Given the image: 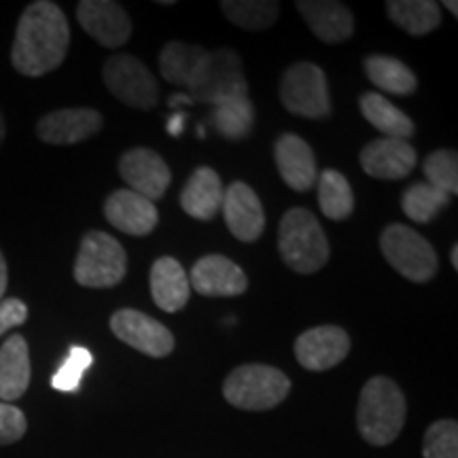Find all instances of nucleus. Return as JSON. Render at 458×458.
<instances>
[{
    "mask_svg": "<svg viewBox=\"0 0 458 458\" xmlns=\"http://www.w3.org/2000/svg\"><path fill=\"white\" fill-rule=\"evenodd\" d=\"M30 351L24 335L13 334L0 346V401L20 399L30 386Z\"/></svg>",
    "mask_w": 458,
    "mask_h": 458,
    "instance_id": "nucleus-24",
    "label": "nucleus"
},
{
    "mask_svg": "<svg viewBox=\"0 0 458 458\" xmlns=\"http://www.w3.org/2000/svg\"><path fill=\"white\" fill-rule=\"evenodd\" d=\"M223 15L246 32H261L276 24L280 3L276 0H223Z\"/></svg>",
    "mask_w": 458,
    "mask_h": 458,
    "instance_id": "nucleus-28",
    "label": "nucleus"
},
{
    "mask_svg": "<svg viewBox=\"0 0 458 458\" xmlns=\"http://www.w3.org/2000/svg\"><path fill=\"white\" fill-rule=\"evenodd\" d=\"M189 100L216 106L221 102L249 96L242 60L233 49L210 51V60L199 81L187 91Z\"/></svg>",
    "mask_w": 458,
    "mask_h": 458,
    "instance_id": "nucleus-9",
    "label": "nucleus"
},
{
    "mask_svg": "<svg viewBox=\"0 0 458 458\" xmlns=\"http://www.w3.org/2000/svg\"><path fill=\"white\" fill-rule=\"evenodd\" d=\"M148 284H151L153 301L159 310L174 314L187 306L191 297V286L185 267L181 266L174 257H159L153 263L151 274H148Z\"/></svg>",
    "mask_w": 458,
    "mask_h": 458,
    "instance_id": "nucleus-22",
    "label": "nucleus"
},
{
    "mask_svg": "<svg viewBox=\"0 0 458 458\" xmlns=\"http://www.w3.org/2000/svg\"><path fill=\"white\" fill-rule=\"evenodd\" d=\"M102 81L114 98L139 111H151L159 100L157 79L134 55L119 54L108 57L102 68Z\"/></svg>",
    "mask_w": 458,
    "mask_h": 458,
    "instance_id": "nucleus-8",
    "label": "nucleus"
},
{
    "mask_svg": "<svg viewBox=\"0 0 458 458\" xmlns=\"http://www.w3.org/2000/svg\"><path fill=\"white\" fill-rule=\"evenodd\" d=\"M448 204V193L428 185V182H414V185L405 189L403 198H401V208H403L405 216L410 221L420 223V225L431 223Z\"/></svg>",
    "mask_w": 458,
    "mask_h": 458,
    "instance_id": "nucleus-31",
    "label": "nucleus"
},
{
    "mask_svg": "<svg viewBox=\"0 0 458 458\" xmlns=\"http://www.w3.org/2000/svg\"><path fill=\"white\" fill-rule=\"evenodd\" d=\"M318 206L331 221H344L352 215L354 196L346 176L337 170H323L318 174Z\"/></svg>",
    "mask_w": 458,
    "mask_h": 458,
    "instance_id": "nucleus-29",
    "label": "nucleus"
},
{
    "mask_svg": "<svg viewBox=\"0 0 458 458\" xmlns=\"http://www.w3.org/2000/svg\"><path fill=\"white\" fill-rule=\"evenodd\" d=\"M189 286L202 297H238L249 289V278L232 259L215 253L193 263Z\"/></svg>",
    "mask_w": 458,
    "mask_h": 458,
    "instance_id": "nucleus-17",
    "label": "nucleus"
},
{
    "mask_svg": "<svg viewBox=\"0 0 458 458\" xmlns=\"http://www.w3.org/2000/svg\"><path fill=\"white\" fill-rule=\"evenodd\" d=\"M125 272L128 255L117 238L98 229L85 233L72 267L77 284L88 289H111L122 283Z\"/></svg>",
    "mask_w": 458,
    "mask_h": 458,
    "instance_id": "nucleus-5",
    "label": "nucleus"
},
{
    "mask_svg": "<svg viewBox=\"0 0 458 458\" xmlns=\"http://www.w3.org/2000/svg\"><path fill=\"white\" fill-rule=\"evenodd\" d=\"M168 131L172 136H179L181 131H182V114H179V113H174L170 117V122H168Z\"/></svg>",
    "mask_w": 458,
    "mask_h": 458,
    "instance_id": "nucleus-38",
    "label": "nucleus"
},
{
    "mask_svg": "<svg viewBox=\"0 0 458 458\" xmlns=\"http://www.w3.org/2000/svg\"><path fill=\"white\" fill-rule=\"evenodd\" d=\"M208 60L210 51L202 45L170 41L159 51V72L165 83L189 91L199 81Z\"/></svg>",
    "mask_w": 458,
    "mask_h": 458,
    "instance_id": "nucleus-21",
    "label": "nucleus"
},
{
    "mask_svg": "<svg viewBox=\"0 0 458 458\" xmlns=\"http://www.w3.org/2000/svg\"><path fill=\"white\" fill-rule=\"evenodd\" d=\"M91 363H94V357H91L88 348L72 346L64 363L60 365V369L51 377V386L62 393H74L81 385V377L89 369Z\"/></svg>",
    "mask_w": 458,
    "mask_h": 458,
    "instance_id": "nucleus-34",
    "label": "nucleus"
},
{
    "mask_svg": "<svg viewBox=\"0 0 458 458\" xmlns=\"http://www.w3.org/2000/svg\"><path fill=\"white\" fill-rule=\"evenodd\" d=\"M351 352V337L337 325L312 327L295 340V359L308 371H327Z\"/></svg>",
    "mask_w": 458,
    "mask_h": 458,
    "instance_id": "nucleus-13",
    "label": "nucleus"
},
{
    "mask_svg": "<svg viewBox=\"0 0 458 458\" xmlns=\"http://www.w3.org/2000/svg\"><path fill=\"white\" fill-rule=\"evenodd\" d=\"M444 7H445V9H450V13L454 15V17L458 15V4L454 3V0H445V3H444Z\"/></svg>",
    "mask_w": 458,
    "mask_h": 458,
    "instance_id": "nucleus-41",
    "label": "nucleus"
},
{
    "mask_svg": "<svg viewBox=\"0 0 458 458\" xmlns=\"http://www.w3.org/2000/svg\"><path fill=\"white\" fill-rule=\"evenodd\" d=\"M223 193H225V187H223L221 176L208 165H199L182 187L181 206L193 219L210 221L221 213Z\"/></svg>",
    "mask_w": 458,
    "mask_h": 458,
    "instance_id": "nucleus-23",
    "label": "nucleus"
},
{
    "mask_svg": "<svg viewBox=\"0 0 458 458\" xmlns=\"http://www.w3.org/2000/svg\"><path fill=\"white\" fill-rule=\"evenodd\" d=\"M450 261H452V267L458 270V244L452 246V253H450Z\"/></svg>",
    "mask_w": 458,
    "mask_h": 458,
    "instance_id": "nucleus-39",
    "label": "nucleus"
},
{
    "mask_svg": "<svg viewBox=\"0 0 458 458\" xmlns=\"http://www.w3.org/2000/svg\"><path fill=\"white\" fill-rule=\"evenodd\" d=\"M291 391L289 376L272 365H240L223 382V397L233 408L246 411L272 410L283 403Z\"/></svg>",
    "mask_w": 458,
    "mask_h": 458,
    "instance_id": "nucleus-4",
    "label": "nucleus"
},
{
    "mask_svg": "<svg viewBox=\"0 0 458 458\" xmlns=\"http://www.w3.org/2000/svg\"><path fill=\"white\" fill-rule=\"evenodd\" d=\"M71 26L64 11L49 0L28 4L15 28L11 64L24 77H43L66 60Z\"/></svg>",
    "mask_w": 458,
    "mask_h": 458,
    "instance_id": "nucleus-1",
    "label": "nucleus"
},
{
    "mask_svg": "<svg viewBox=\"0 0 458 458\" xmlns=\"http://www.w3.org/2000/svg\"><path fill=\"white\" fill-rule=\"evenodd\" d=\"M114 337H119L130 348L139 351L147 357L164 359L174 351V335L165 325L151 318L148 314L134 310V308H122L108 320Z\"/></svg>",
    "mask_w": 458,
    "mask_h": 458,
    "instance_id": "nucleus-10",
    "label": "nucleus"
},
{
    "mask_svg": "<svg viewBox=\"0 0 458 458\" xmlns=\"http://www.w3.org/2000/svg\"><path fill=\"white\" fill-rule=\"evenodd\" d=\"M363 71L377 89L394 96H410L418 89V79L411 68L391 55H368L363 60Z\"/></svg>",
    "mask_w": 458,
    "mask_h": 458,
    "instance_id": "nucleus-26",
    "label": "nucleus"
},
{
    "mask_svg": "<svg viewBox=\"0 0 458 458\" xmlns=\"http://www.w3.org/2000/svg\"><path fill=\"white\" fill-rule=\"evenodd\" d=\"M210 122L221 136L229 140H244L253 131L255 125V106L249 96H238V98L225 100L213 106Z\"/></svg>",
    "mask_w": 458,
    "mask_h": 458,
    "instance_id": "nucleus-30",
    "label": "nucleus"
},
{
    "mask_svg": "<svg viewBox=\"0 0 458 458\" xmlns=\"http://www.w3.org/2000/svg\"><path fill=\"white\" fill-rule=\"evenodd\" d=\"M425 458H458V425L456 420H437L427 428L422 442Z\"/></svg>",
    "mask_w": 458,
    "mask_h": 458,
    "instance_id": "nucleus-33",
    "label": "nucleus"
},
{
    "mask_svg": "<svg viewBox=\"0 0 458 458\" xmlns=\"http://www.w3.org/2000/svg\"><path fill=\"white\" fill-rule=\"evenodd\" d=\"M105 119L94 108H57L38 119L37 136L47 145L68 147L96 136Z\"/></svg>",
    "mask_w": 458,
    "mask_h": 458,
    "instance_id": "nucleus-14",
    "label": "nucleus"
},
{
    "mask_svg": "<svg viewBox=\"0 0 458 458\" xmlns=\"http://www.w3.org/2000/svg\"><path fill=\"white\" fill-rule=\"evenodd\" d=\"M280 102L291 114L325 119L331 114L327 74L312 62H295L280 79Z\"/></svg>",
    "mask_w": 458,
    "mask_h": 458,
    "instance_id": "nucleus-7",
    "label": "nucleus"
},
{
    "mask_svg": "<svg viewBox=\"0 0 458 458\" xmlns=\"http://www.w3.org/2000/svg\"><path fill=\"white\" fill-rule=\"evenodd\" d=\"M28 422L24 411L15 405L0 401V445L20 442L26 435Z\"/></svg>",
    "mask_w": 458,
    "mask_h": 458,
    "instance_id": "nucleus-35",
    "label": "nucleus"
},
{
    "mask_svg": "<svg viewBox=\"0 0 458 458\" xmlns=\"http://www.w3.org/2000/svg\"><path fill=\"white\" fill-rule=\"evenodd\" d=\"M359 108L363 117L374 125L376 130L382 131V136L388 139L408 140L414 136L416 125L401 108L393 105L391 100L385 98L377 91H365L359 96Z\"/></svg>",
    "mask_w": 458,
    "mask_h": 458,
    "instance_id": "nucleus-25",
    "label": "nucleus"
},
{
    "mask_svg": "<svg viewBox=\"0 0 458 458\" xmlns=\"http://www.w3.org/2000/svg\"><path fill=\"white\" fill-rule=\"evenodd\" d=\"M380 249L393 270L411 283L425 284L437 274L439 261L431 242L408 225L391 223L382 232Z\"/></svg>",
    "mask_w": 458,
    "mask_h": 458,
    "instance_id": "nucleus-6",
    "label": "nucleus"
},
{
    "mask_svg": "<svg viewBox=\"0 0 458 458\" xmlns=\"http://www.w3.org/2000/svg\"><path fill=\"white\" fill-rule=\"evenodd\" d=\"M359 162L365 174H369L371 179L399 181L416 168L418 157L416 148L408 140L380 136L360 148Z\"/></svg>",
    "mask_w": 458,
    "mask_h": 458,
    "instance_id": "nucleus-16",
    "label": "nucleus"
},
{
    "mask_svg": "<svg viewBox=\"0 0 458 458\" xmlns=\"http://www.w3.org/2000/svg\"><path fill=\"white\" fill-rule=\"evenodd\" d=\"M7 284H9V270H7V261H4L3 250H0V301L4 300V293H7Z\"/></svg>",
    "mask_w": 458,
    "mask_h": 458,
    "instance_id": "nucleus-37",
    "label": "nucleus"
},
{
    "mask_svg": "<svg viewBox=\"0 0 458 458\" xmlns=\"http://www.w3.org/2000/svg\"><path fill=\"white\" fill-rule=\"evenodd\" d=\"M119 174L125 181V189L151 199L164 198L172 182V172L159 153L147 147H136L125 151L119 159Z\"/></svg>",
    "mask_w": 458,
    "mask_h": 458,
    "instance_id": "nucleus-11",
    "label": "nucleus"
},
{
    "mask_svg": "<svg viewBox=\"0 0 458 458\" xmlns=\"http://www.w3.org/2000/svg\"><path fill=\"white\" fill-rule=\"evenodd\" d=\"M388 17L411 37H425L442 24V9L435 0H388Z\"/></svg>",
    "mask_w": 458,
    "mask_h": 458,
    "instance_id": "nucleus-27",
    "label": "nucleus"
},
{
    "mask_svg": "<svg viewBox=\"0 0 458 458\" xmlns=\"http://www.w3.org/2000/svg\"><path fill=\"white\" fill-rule=\"evenodd\" d=\"M278 250L286 266L297 274L323 270L331 255L329 240L308 208L286 210L278 225Z\"/></svg>",
    "mask_w": 458,
    "mask_h": 458,
    "instance_id": "nucleus-3",
    "label": "nucleus"
},
{
    "mask_svg": "<svg viewBox=\"0 0 458 458\" xmlns=\"http://www.w3.org/2000/svg\"><path fill=\"white\" fill-rule=\"evenodd\" d=\"M405 397L391 377L374 376L365 382L359 397L357 427L360 437L371 445H388L405 425Z\"/></svg>",
    "mask_w": 458,
    "mask_h": 458,
    "instance_id": "nucleus-2",
    "label": "nucleus"
},
{
    "mask_svg": "<svg viewBox=\"0 0 458 458\" xmlns=\"http://www.w3.org/2000/svg\"><path fill=\"white\" fill-rule=\"evenodd\" d=\"M77 20L83 30L102 47L119 49L131 37L128 11L113 0H81L77 4Z\"/></svg>",
    "mask_w": 458,
    "mask_h": 458,
    "instance_id": "nucleus-12",
    "label": "nucleus"
},
{
    "mask_svg": "<svg viewBox=\"0 0 458 458\" xmlns=\"http://www.w3.org/2000/svg\"><path fill=\"white\" fill-rule=\"evenodd\" d=\"M4 136H7V123H4L3 113H0V145L4 142Z\"/></svg>",
    "mask_w": 458,
    "mask_h": 458,
    "instance_id": "nucleus-40",
    "label": "nucleus"
},
{
    "mask_svg": "<svg viewBox=\"0 0 458 458\" xmlns=\"http://www.w3.org/2000/svg\"><path fill=\"white\" fill-rule=\"evenodd\" d=\"M223 219L233 238L240 242H255L266 229V215L255 189L242 181L232 182L223 193Z\"/></svg>",
    "mask_w": 458,
    "mask_h": 458,
    "instance_id": "nucleus-15",
    "label": "nucleus"
},
{
    "mask_svg": "<svg viewBox=\"0 0 458 458\" xmlns=\"http://www.w3.org/2000/svg\"><path fill=\"white\" fill-rule=\"evenodd\" d=\"M422 168H425L428 185L442 189L448 196H454L458 191V157L454 151H448V148L433 151L425 159Z\"/></svg>",
    "mask_w": 458,
    "mask_h": 458,
    "instance_id": "nucleus-32",
    "label": "nucleus"
},
{
    "mask_svg": "<svg viewBox=\"0 0 458 458\" xmlns=\"http://www.w3.org/2000/svg\"><path fill=\"white\" fill-rule=\"evenodd\" d=\"M274 159H276L280 179L293 191L303 193L314 187L318 179L317 159H314L310 145L301 136L291 134V131L280 136L274 145Z\"/></svg>",
    "mask_w": 458,
    "mask_h": 458,
    "instance_id": "nucleus-19",
    "label": "nucleus"
},
{
    "mask_svg": "<svg viewBox=\"0 0 458 458\" xmlns=\"http://www.w3.org/2000/svg\"><path fill=\"white\" fill-rule=\"evenodd\" d=\"M105 216L114 229L128 236H148L159 221L156 202L130 189H117L106 198Z\"/></svg>",
    "mask_w": 458,
    "mask_h": 458,
    "instance_id": "nucleus-18",
    "label": "nucleus"
},
{
    "mask_svg": "<svg viewBox=\"0 0 458 458\" xmlns=\"http://www.w3.org/2000/svg\"><path fill=\"white\" fill-rule=\"evenodd\" d=\"M297 11L318 41L340 45L352 37L354 15L346 4L335 0H300Z\"/></svg>",
    "mask_w": 458,
    "mask_h": 458,
    "instance_id": "nucleus-20",
    "label": "nucleus"
},
{
    "mask_svg": "<svg viewBox=\"0 0 458 458\" xmlns=\"http://www.w3.org/2000/svg\"><path fill=\"white\" fill-rule=\"evenodd\" d=\"M28 320V306L17 297H4L0 301V335L20 327Z\"/></svg>",
    "mask_w": 458,
    "mask_h": 458,
    "instance_id": "nucleus-36",
    "label": "nucleus"
}]
</instances>
